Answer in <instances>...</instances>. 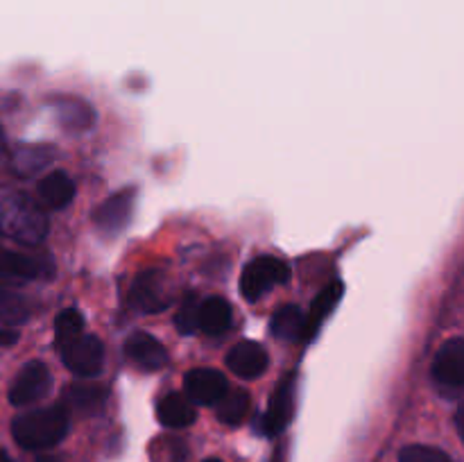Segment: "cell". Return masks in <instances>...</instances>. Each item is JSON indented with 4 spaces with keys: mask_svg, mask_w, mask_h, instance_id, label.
Here are the masks:
<instances>
[{
    "mask_svg": "<svg viewBox=\"0 0 464 462\" xmlns=\"http://www.w3.org/2000/svg\"><path fill=\"white\" fill-rule=\"evenodd\" d=\"M71 394L72 403H75L80 410L86 412H95L104 406L107 401V390L102 385H91V383H77L68 390Z\"/></svg>",
    "mask_w": 464,
    "mask_h": 462,
    "instance_id": "603a6c76",
    "label": "cell"
},
{
    "mask_svg": "<svg viewBox=\"0 0 464 462\" xmlns=\"http://www.w3.org/2000/svg\"><path fill=\"white\" fill-rule=\"evenodd\" d=\"M204 462H222V460H216V457H211V460H204Z\"/></svg>",
    "mask_w": 464,
    "mask_h": 462,
    "instance_id": "1f68e13d",
    "label": "cell"
},
{
    "mask_svg": "<svg viewBox=\"0 0 464 462\" xmlns=\"http://www.w3.org/2000/svg\"><path fill=\"white\" fill-rule=\"evenodd\" d=\"M290 270L284 261L275 256H256L245 265L240 274V293L247 302H258L276 284L288 281Z\"/></svg>",
    "mask_w": 464,
    "mask_h": 462,
    "instance_id": "3957f363",
    "label": "cell"
},
{
    "mask_svg": "<svg viewBox=\"0 0 464 462\" xmlns=\"http://www.w3.org/2000/svg\"><path fill=\"white\" fill-rule=\"evenodd\" d=\"M3 143H5V136H3V130H0V149H3Z\"/></svg>",
    "mask_w": 464,
    "mask_h": 462,
    "instance_id": "4dcf8cb0",
    "label": "cell"
},
{
    "mask_svg": "<svg viewBox=\"0 0 464 462\" xmlns=\"http://www.w3.org/2000/svg\"><path fill=\"white\" fill-rule=\"evenodd\" d=\"M62 361L72 374L77 376H98L102 371L104 365V347L95 335L82 333L75 340H71L68 344H63L62 349Z\"/></svg>",
    "mask_w": 464,
    "mask_h": 462,
    "instance_id": "5b68a950",
    "label": "cell"
},
{
    "mask_svg": "<svg viewBox=\"0 0 464 462\" xmlns=\"http://www.w3.org/2000/svg\"><path fill=\"white\" fill-rule=\"evenodd\" d=\"M134 188H125L113 193L111 197L104 199L102 204L95 211V225L100 231L109 236L121 234L127 226V222L131 220V211H134Z\"/></svg>",
    "mask_w": 464,
    "mask_h": 462,
    "instance_id": "30bf717a",
    "label": "cell"
},
{
    "mask_svg": "<svg viewBox=\"0 0 464 462\" xmlns=\"http://www.w3.org/2000/svg\"><path fill=\"white\" fill-rule=\"evenodd\" d=\"M270 331L275 338L288 340V342H295V340H304V333H306V315L299 306L290 303V306L279 308L275 313L270 322Z\"/></svg>",
    "mask_w": 464,
    "mask_h": 462,
    "instance_id": "e0dca14e",
    "label": "cell"
},
{
    "mask_svg": "<svg viewBox=\"0 0 464 462\" xmlns=\"http://www.w3.org/2000/svg\"><path fill=\"white\" fill-rule=\"evenodd\" d=\"M456 428H458V435H460L464 442V406L456 412Z\"/></svg>",
    "mask_w": 464,
    "mask_h": 462,
    "instance_id": "83f0119b",
    "label": "cell"
},
{
    "mask_svg": "<svg viewBox=\"0 0 464 462\" xmlns=\"http://www.w3.org/2000/svg\"><path fill=\"white\" fill-rule=\"evenodd\" d=\"M186 397L199 406H213L220 401L227 392H229V383L227 376L218 370H208V367H199V370H190L184 379Z\"/></svg>",
    "mask_w": 464,
    "mask_h": 462,
    "instance_id": "9c48e42d",
    "label": "cell"
},
{
    "mask_svg": "<svg viewBox=\"0 0 464 462\" xmlns=\"http://www.w3.org/2000/svg\"><path fill=\"white\" fill-rule=\"evenodd\" d=\"M57 111L59 120H62L68 130H86V127L93 125V109L86 102H82V100H62V102L57 104Z\"/></svg>",
    "mask_w": 464,
    "mask_h": 462,
    "instance_id": "44dd1931",
    "label": "cell"
},
{
    "mask_svg": "<svg viewBox=\"0 0 464 462\" xmlns=\"http://www.w3.org/2000/svg\"><path fill=\"white\" fill-rule=\"evenodd\" d=\"M343 294H344L343 281H334V284H329L320 294H317L311 311H308L306 315V333H304V342H311V340L315 338L317 331H320V326L324 324L326 317L335 311V306L340 303Z\"/></svg>",
    "mask_w": 464,
    "mask_h": 462,
    "instance_id": "4fadbf2b",
    "label": "cell"
},
{
    "mask_svg": "<svg viewBox=\"0 0 464 462\" xmlns=\"http://www.w3.org/2000/svg\"><path fill=\"white\" fill-rule=\"evenodd\" d=\"M435 383L444 390H464V340H447L438 349L430 367Z\"/></svg>",
    "mask_w": 464,
    "mask_h": 462,
    "instance_id": "ba28073f",
    "label": "cell"
},
{
    "mask_svg": "<svg viewBox=\"0 0 464 462\" xmlns=\"http://www.w3.org/2000/svg\"><path fill=\"white\" fill-rule=\"evenodd\" d=\"M16 338H18L16 331L7 329V326H0V344H12L16 342Z\"/></svg>",
    "mask_w": 464,
    "mask_h": 462,
    "instance_id": "4316f807",
    "label": "cell"
},
{
    "mask_svg": "<svg viewBox=\"0 0 464 462\" xmlns=\"http://www.w3.org/2000/svg\"><path fill=\"white\" fill-rule=\"evenodd\" d=\"M249 394L245 390H231L218 401V419L227 426H238L249 412Z\"/></svg>",
    "mask_w": 464,
    "mask_h": 462,
    "instance_id": "ffe728a7",
    "label": "cell"
},
{
    "mask_svg": "<svg viewBox=\"0 0 464 462\" xmlns=\"http://www.w3.org/2000/svg\"><path fill=\"white\" fill-rule=\"evenodd\" d=\"M50 385H53V376H50L48 367L41 361H30L23 365L14 379L12 388H9V403L12 406H30V403L39 401L48 394Z\"/></svg>",
    "mask_w": 464,
    "mask_h": 462,
    "instance_id": "52a82bcc",
    "label": "cell"
},
{
    "mask_svg": "<svg viewBox=\"0 0 464 462\" xmlns=\"http://www.w3.org/2000/svg\"><path fill=\"white\" fill-rule=\"evenodd\" d=\"M125 353L136 367L145 371H157L166 367L168 351L154 335L145 333V331H136L130 335L125 344Z\"/></svg>",
    "mask_w": 464,
    "mask_h": 462,
    "instance_id": "8fae6325",
    "label": "cell"
},
{
    "mask_svg": "<svg viewBox=\"0 0 464 462\" xmlns=\"http://www.w3.org/2000/svg\"><path fill=\"white\" fill-rule=\"evenodd\" d=\"M82 333H84V317H82L80 311L66 308V311L59 313L57 320H54V340H57L59 349Z\"/></svg>",
    "mask_w": 464,
    "mask_h": 462,
    "instance_id": "7402d4cb",
    "label": "cell"
},
{
    "mask_svg": "<svg viewBox=\"0 0 464 462\" xmlns=\"http://www.w3.org/2000/svg\"><path fill=\"white\" fill-rule=\"evenodd\" d=\"M39 263L34 258H30L27 254L21 252H3L0 254V276H7V279H36L39 276Z\"/></svg>",
    "mask_w": 464,
    "mask_h": 462,
    "instance_id": "d6986e66",
    "label": "cell"
},
{
    "mask_svg": "<svg viewBox=\"0 0 464 462\" xmlns=\"http://www.w3.org/2000/svg\"><path fill=\"white\" fill-rule=\"evenodd\" d=\"M53 161V148L48 145H18L14 149L12 166L18 175H34Z\"/></svg>",
    "mask_w": 464,
    "mask_h": 462,
    "instance_id": "ac0fdd59",
    "label": "cell"
},
{
    "mask_svg": "<svg viewBox=\"0 0 464 462\" xmlns=\"http://www.w3.org/2000/svg\"><path fill=\"white\" fill-rule=\"evenodd\" d=\"M0 462H12V457H9L3 448H0Z\"/></svg>",
    "mask_w": 464,
    "mask_h": 462,
    "instance_id": "f546056e",
    "label": "cell"
},
{
    "mask_svg": "<svg viewBox=\"0 0 464 462\" xmlns=\"http://www.w3.org/2000/svg\"><path fill=\"white\" fill-rule=\"evenodd\" d=\"M231 306L222 297H207L199 303V329L208 335H222L231 329Z\"/></svg>",
    "mask_w": 464,
    "mask_h": 462,
    "instance_id": "9a60e30c",
    "label": "cell"
},
{
    "mask_svg": "<svg viewBox=\"0 0 464 462\" xmlns=\"http://www.w3.org/2000/svg\"><path fill=\"white\" fill-rule=\"evenodd\" d=\"M157 417L168 428H186L198 419V412H195L193 401L186 394L172 392L159 401Z\"/></svg>",
    "mask_w": 464,
    "mask_h": 462,
    "instance_id": "5bb4252c",
    "label": "cell"
},
{
    "mask_svg": "<svg viewBox=\"0 0 464 462\" xmlns=\"http://www.w3.org/2000/svg\"><path fill=\"white\" fill-rule=\"evenodd\" d=\"M399 462H453L444 451L424 444H412L399 453Z\"/></svg>",
    "mask_w": 464,
    "mask_h": 462,
    "instance_id": "d4e9b609",
    "label": "cell"
},
{
    "mask_svg": "<svg viewBox=\"0 0 464 462\" xmlns=\"http://www.w3.org/2000/svg\"><path fill=\"white\" fill-rule=\"evenodd\" d=\"M175 326L179 333L190 335L195 333V329H199V303L195 299V294H186L179 303V311H177Z\"/></svg>",
    "mask_w": 464,
    "mask_h": 462,
    "instance_id": "cb8c5ba5",
    "label": "cell"
},
{
    "mask_svg": "<svg viewBox=\"0 0 464 462\" xmlns=\"http://www.w3.org/2000/svg\"><path fill=\"white\" fill-rule=\"evenodd\" d=\"M36 462H63V460L57 456H50V453H44V456L36 457Z\"/></svg>",
    "mask_w": 464,
    "mask_h": 462,
    "instance_id": "f1b7e54d",
    "label": "cell"
},
{
    "mask_svg": "<svg viewBox=\"0 0 464 462\" xmlns=\"http://www.w3.org/2000/svg\"><path fill=\"white\" fill-rule=\"evenodd\" d=\"M68 410L62 403L23 412L12 421V435L25 451H44L62 442L68 433Z\"/></svg>",
    "mask_w": 464,
    "mask_h": 462,
    "instance_id": "6da1fadb",
    "label": "cell"
},
{
    "mask_svg": "<svg viewBox=\"0 0 464 462\" xmlns=\"http://www.w3.org/2000/svg\"><path fill=\"white\" fill-rule=\"evenodd\" d=\"M27 317L25 306L18 297H14L12 293L0 288V320L7 322V324H21Z\"/></svg>",
    "mask_w": 464,
    "mask_h": 462,
    "instance_id": "484cf974",
    "label": "cell"
},
{
    "mask_svg": "<svg viewBox=\"0 0 464 462\" xmlns=\"http://www.w3.org/2000/svg\"><path fill=\"white\" fill-rule=\"evenodd\" d=\"M39 195L50 208H63L75 197V184L63 170H54L39 181Z\"/></svg>",
    "mask_w": 464,
    "mask_h": 462,
    "instance_id": "2e32d148",
    "label": "cell"
},
{
    "mask_svg": "<svg viewBox=\"0 0 464 462\" xmlns=\"http://www.w3.org/2000/svg\"><path fill=\"white\" fill-rule=\"evenodd\" d=\"M0 231L21 245H36L48 234V217L25 193H0Z\"/></svg>",
    "mask_w": 464,
    "mask_h": 462,
    "instance_id": "7a4b0ae2",
    "label": "cell"
},
{
    "mask_svg": "<svg viewBox=\"0 0 464 462\" xmlns=\"http://www.w3.org/2000/svg\"><path fill=\"white\" fill-rule=\"evenodd\" d=\"M227 367L240 379H258L267 370V351L263 344L243 340L227 353Z\"/></svg>",
    "mask_w": 464,
    "mask_h": 462,
    "instance_id": "7c38bea8",
    "label": "cell"
},
{
    "mask_svg": "<svg viewBox=\"0 0 464 462\" xmlns=\"http://www.w3.org/2000/svg\"><path fill=\"white\" fill-rule=\"evenodd\" d=\"M295 394H297V379L295 374L285 376L279 385H276L275 394L270 399L266 415L258 421V430L267 438H275L281 430L288 428L295 415Z\"/></svg>",
    "mask_w": 464,
    "mask_h": 462,
    "instance_id": "8992f818",
    "label": "cell"
},
{
    "mask_svg": "<svg viewBox=\"0 0 464 462\" xmlns=\"http://www.w3.org/2000/svg\"><path fill=\"white\" fill-rule=\"evenodd\" d=\"M172 302L170 279L159 267L140 272L134 279L130 290V303L140 313H159L166 311Z\"/></svg>",
    "mask_w": 464,
    "mask_h": 462,
    "instance_id": "277c9868",
    "label": "cell"
}]
</instances>
